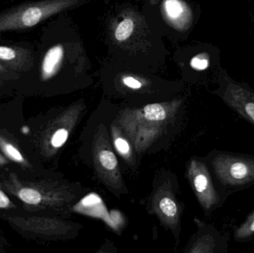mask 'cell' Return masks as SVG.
I'll return each mask as SVG.
<instances>
[{"label": "cell", "instance_id": "1", "mask_svg": "<svg viewBox=\"0 0 254 253\" xmlns=\"http://www.w3.org/2000/svg\"><path fill=\"white\" fill-rule=\"evenodd\" d=\"M209 163L218 185L227 194L254 185V156L233 152L214 151Z\"/></svg>", "mask_w": 254, "mask_h": 253}, {"label": "cell", "instance_id": "2", "mask_svg": "<svg viewBox=\"0 0 254 253\" xmlns=\"http://www.w3.org/2000/svg\"><path fill=\"white\" fill-rule=\"evenodd\" d=\"M73 0H43L13 7L0 14V32L31 28L71 5Z\"/></svg>", "mask_w": 254, "mask_h": 253}, {"label": "cell", "instance_id": "3", "mask_svg": "<svg viewBox=\"0 0 254 253\" xmlns=\"http://www.w3.org/2000/svg\"><path fill=\"white\" fill-rule=\"evenodd\" d=\"M189 176L192 188L204 210H214L223 204L228 195L214 182L208 166L198 160L190 165Z\"/></svg>", "mask_w": 254, "mask_h": 253}, {"label": "cell", "instance_id": "4", "mask_svg": "<svg viewBox=\"0 0 254 253\" xmlns=\"http://www.w3.org/2000/svg\"><path fill=\"white\" fill-rule=\"evenodd\" d=\"M222 99L239 116L254 126V92L229 83L222 91Z\"/></svg>", "mask_w": 254, "mask_h": 253}, {"label": "cell", "instance_id": "5", "mask_svg": "<svg viewBox=\"0 0 254 253\" xmlns=\"http://www.w3.org/2000/svg\"><path fill=\"white\" fill-rule=\"evenodd\" d=\"M32 53L28 49L0 46V63L16 71H27L32 65Z\"/></svg>", "mask_w": 254, "mask_h": 253}, {"label": "cell", "instance_id": "6", "mask_svg": "<svg viewBox=\"0 0 254 253\" xmlns=\"http://www.w3.org/2000/svg\"><path fill=\"white\" fill-rule=\"evenodd\" d=\"M64 53V47L61 45H56L46 52L40 68L42 80H49L56 74L62 63Z\"/></svg>", "mask_w": 254, "mask_h": 253}, {"label": "cell", "instance_id": "7", "mask_svg": "<svg viewBox=\"0 0 254 253\" xmlns=\"http://www.w3.org/2000/svg\"><path fill=\"white\" fill-rule=\"evenodd\" d=\"M254 236V211L246 218V221L234 231V240L237 242H246Z\"/></svg>", "mask_w": 254, "mask_h": 253}, {"label": "cell", "instance_id": "8", "mask_svg": "<svg viewBox=\"0 0 254 253\" xmlns=\"http://www.w3.org/2000/svg\"><path fill=\"white\" fill-rule=\"evenodd\" d=\"M158 209L164 217L167 218H175L177 216V205L170 197L161 198L158 202Z\"/></svg>", "mask_w": 254, "mask_h": 253}, {"label": "cell", "instance_id": "9", "mask_svg": "<svg viewBox=\"0 0 254 253\" xmlns=\"http://www.w3.org/2000/svg\"><path fill=\"white\" fill-rule=\"evenodd\" d=\"M18 197L27 204L37 205L42 202V196L37 190L31 188H24L19 190Z\"/></svg>", "mask_w": 254, "mask_h": 253}, {"label": "cell", "instance_id": "10", "mask_svg": "<svg viewBox=\"0 0 254 253\" xmlns=\"http://www.w3.org/2000/svg\"><path fill=\"white\" fill-rule=\"evenodd\" d=\"M100 163L101 166L109 171H113L117 169L118 160L116 155L110 150H104L100 152L98 154Z\"/></svg>", "mask_w": 254, "mask_h": 253}, {"label": "cell", "instance_id": "11", "mask_svg": "<svg viewBox=\"0 0 254 253\" xmlns=\"http://www.w3.org/2000/svg\"><path fill=\"white\" fill-rule=\"evenodd\" d=\"M134 29V22L131 19H125L122 21L116 31V38L119 41H124L130 37Z\"/></svg>", "mask_w": 254, "mask_h": 253}, {"label": "cell", "instance_id": "12", "mask_svg": "<svg viewBox=\"0 0 254 253\" xmlns=\"http://www.w3.org/2000/svg\"><path fill=\"white\" fill-rule=\"evenodd\" d=\"M144 114L146 119L149 120H162L165 118L166 113L164 108L158 104L148 105L145 107Z\"/></svg>", "mask_w": 254, "mask_h": 253}, {"label": "cell", "instance_id": "13", "mask_svg": "<svg viewBox=\"0 0 254 253\" xmlns=\"http://www.w3.org/2000/svg\"><path fill=\"white\" fill-rule=\"evenodd\" d=\"M1 146L3 151L9 158L11 159L13 161L18 162V163H22L24 161L23 157L19 152V150L15 148L12 144L1 141Z\"/></svg>", "mask_w": 254, "mask_h": 253}, {"label": "cell", "instance_id": "14", "mask_svg": "<svg viewBox=\"0 0 254 253\" xmlns=\"http://www.w3.org/2000/svg\"><path fill=\"white\" fill-rule=\"evenodd\" d=\"M165 7L167 14L171 18L179 17L183 12L182 4L178 0H167Z\"/></svg>", "mask_w": 254, "mask_h": 253}, {"label": "cell", "instance_id": "15", "mask_svg": "<svg viewBox=\"0 0 254 253\" xmlns=\"http://www.w3.org/2000/svg\"><path fill=\"white\" fill-rule=\"evenodd\" d=\"M68 137V131L64 129H59L52 136L51 144L55 148H60L66 142Z\"/></svg>", "mask_w": 254, "mask_h": 253}, {"label": "cell", "instance_id": "16", "mask_svg": "<svg viewBox=\"0 0 254 253\" xmlns=\"http://www.w3.org/2000/svg\"><path fill=\"white\" fill-rule=\"evenodd\" d=\"M190 65L192 68L202 71L208 67L209 60L204 54L197 55L191 59Z\"/></svg>", "mask_w": 254, "mask_h": 253}, {"label": "cell", "instance_id": "17", "mask_svg": "<svg viewBox=\"0 0 254 253\" xmlns=\"http://www.w3.org/2000/svg\"><path fill=\"white\" fill-rule=\"evenodd\" d=\"M116 149L121 154L126 155L129 152L130 149L128 143L123 138H119L115 141Z\"/></svg>", "mask_w": 254, "mask_h": 253}, {"label": "cell", "instance_id": "18", "mask_svg": "<svg viewBox=\"0 0 254 253\" xmlns=\"http://www.w3.org/2000/svg\"><path fill=\"white\" fill-rule=\"evenodd\" d=\"M124 83H125L126 86L131 88V89H140V88L141 87V83H140V82L135 80V79L133 78V77H125V78L124 79Z\"/></svg>", "mask_w": 254, "mask_h": 253}, {"label": "cell", "instance_id": "19", "mask_svg": "<svg viewBox=\"0 0 254 253\" xmlns=\"http://www.w3.org/2000/svg\"><path fill=\"white\" fill-rule=\"evenodd\" d=\"M10 202L7 196L0 190V209H5L10 206Z\"/></svg>", "mask_w": 254, "mask_h": 253}, {"label": "cell", "instance_id": "20", "mask_svg": "<svg viewBox=\"0 0 254 253\" xmlns=\"http://www.w3.org/2000/svg\"><path fill=\"white\" fill-rule=\"evenodd\" d=\"M22 132H23L24 134H25V135H26V134L29 133V128L27 127V126H24V127L22 128Z\"/></svg>", "mask_w": 254, "mask_h": 253}, {"label": "cell", "instance_id": "21", "mask_svg": "<svg viewBox=\"0 0 254 253\" xmlns=\"http://www.w3.org/2000/svg\"><path fill=\"white\" fill-rule=\"evenodd\" d=\"M6 68H4V65L0 63V72H2V71H5Z\"/></svg>", "mask_w": 254, "mask_h": 253}, {"label": "cell", "instance_id": "22", "mask_svg": "<svg viewBox=\"0 0 254 253\" xmlns=\"http://www.w3.org/2000/svg\"><path fill=\"white\" fill-rule=\"evenodd\" d=\"M5 163V160L3 159V157L0 155V164H3V163Z\"/></svg>", "mask_w": 254, "mask_h": 253}]
</instances>
